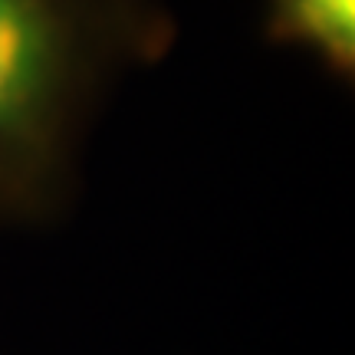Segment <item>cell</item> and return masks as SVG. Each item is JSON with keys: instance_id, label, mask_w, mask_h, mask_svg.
Returning <instances> with one entry per match:
<instances>
[{"instance_id": "obj_2", "label": "cell", "mask_w": 355, "mask_h": 355, "mask_svg": "<svg viewBox=\"0 0 355 355\" xmlns=\"http://www.w3.org/2000/svg\"><path fill=\"white\" fill-rule=\"evenodd\" d=\"M263 33L313 56L332 79L355 83V0H263Z\"/></svg>"}, {"instance_id": "obj_1", "label": "cell", "mask_w": 355, "mask_h": 355, "mask_svg": "<svg viewBox=\"0 0 355 355\" xmlns=\"http://www.w3.org/2000/svg\"><path fill=\"white\" fill-rule=\"evenodd\" d=\"M178 33L168 0H0V230L76 211L109 102Z\"/></svg>"}]
</instances>
